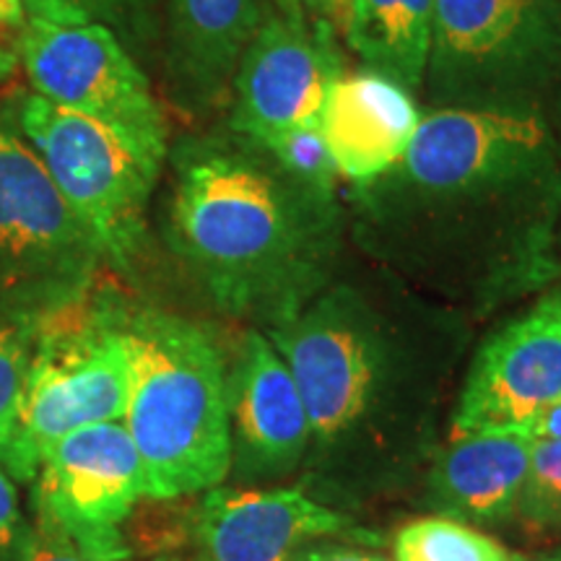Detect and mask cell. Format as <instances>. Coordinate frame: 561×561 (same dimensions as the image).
<instances>
[{"instance_id": "6da1fadb", "label": "cell", "mask_w": 561, "mask_h": 561, "mask_svg": "<svg viewBox=\"0 0 561 561\" xmlns=\"http://www.w3.org/2000/svg\"><path fill=\"white\" fill-rule=\"evenodd\" d=\"M172 167L170 244L210 305L276 328L325 289L339 201L237 133L185 138Z\"/></svg>"}, {"instance_id": "7a4b0ae2", "label": "cell", "mask_w": 561, "mask_h": 561, "mask_svg": "<svg viewBox=\"0 0 561 561\" xmlns=\"http://www.w3.org/2000/svg\"><path fill=\"white\" fill-rule=\"evenodd\" d=\"M128 354L123 424L144 466L146 500L221 486L231 471L229 364L203 322L144 307L121 314Z\"/></svg>"}, {"instance_id": "3957f363", "label": "cell", "mask_w": 561, "mask_h": 561, "mask_svg": "<svg viewBox=\"0 0 561 561\" xmlns=\"http://www.w3.org/2000/svg\"><path fill=\"white\" fill-rule=\"evenodd\" d=\"M268 339L291 369L314 460L359 462L401 416L403 359L396 333L351 286H325Z\"/></svg>"}, {"instance_id": "277c9868", "label": "cell", "mask_w": 561, "mask_h": 561, "mask_svg": "<svg viewBox=\"0 0 561 561\" xmlns=\"http://www.w3.org/2000/svg\"><path fill=\"white\" fill-rule=\"evenodd\" d=\"M123 310L83 301L34 333L24 382L0 416V466L32 483L42 458L70 432L123 421L128 405V354Z\"/></svg>"}, {"instance_id": "5b68a950", "label": "cell", "mask_w": 561, "mask_h": 561, "mask_svg": "<svg viewBox=\"0 0 561 561\" xmlns=\"http://www.w3.org/2000/svg\"><path fill=\"white\" fill-rule=\"evenodd\" d=\"M104 263L21 133L13 104L0 100V314L26 331L83 305Z\"/></svg>"}, {"instance_id": "8992f818", "label": "cell", "mask_w": 561, "mask_h": 561, "mask_svg": "<svg viewBox=\"0 0 561 561\" xmlns=\"http://www.w3.org/2000/svg\"><path fill=\"white\" fill-rule=\"evenodd\" d=\"M561 73V0H437L426 79L445 107H530Z\"/></svg>"}, {"instance_id": "52a82bcc", "label": "cell", "mask_w": 561, "mask_h": 561, "mask_svg": "<svg viewBox=\"0 0 561 561\" xmlns=\"http://www.w3.org/2000/svg\"><path fill=\"white\" fill-rule=\"evenodd\" d=\"M11 104L21 133L104 261L128 268L144 248L146 208L164 161L110 125L58 107L34 91Z\"/></svg>"}, {"instance_id": "ba28073f", "label": "cell", "mask_w": 561, "mask_h": 561, "mask_svg": "<svg viewBox=\"0 0 561 561\" xmlns=\"http://www.w3.org/2000/svg\"><path fill=\"white\" fill-rule=\"evenodd\" d=\"M553 138L536 107H437L421 115L403 159L377 195L460 201L504 193L546 178Z\"/></svg>"}, {"instance_id": "9c48e42d", "label": "cell", "mask_w": 561, "mask_h": 561, "mask_svg": "<svg viewBox=\"0 0 561 561\" xmlns=\"http://www.w3.org/2000/svg\"><path fill=\"white\" fill-rule=\"evenodd\" d=\"M19 62L34 94L110 125L151 157H170L164 112L149 79L102 21L26 13Z\"/></svg>"}, {"instance_id": "30bf717a", "label": "cell", "mask_w": 561, "mask_h": 561, "mask_svg": "<svg viewBox=\"0 0 561 561\" xmlns=\"http://www.w3.org/2000/svg\"><path fill=\"white\" fill-rule=\"evenodd\" d=\"M39 541L91 561H128L125 523L146 500L144 466L123 421H104L62 437L32 479Z\"/></svg>"}, {"instance_id": "8fae6325", "label": "cell", "mask_w": 561, "mask_h": 561, "mask_svg": "<svg viewBox=\"0 0 561 561\" xmlns=\"http://www.w3.org/2000/svg\"><path fill=\"white\" fill-rule=\"evenodd\" d=\"M333 37L320 21L310 30L271 11L231 83V133L263 140L320 121L331 83L343 73Z\"/></svg>"}, {"instance_id": "7c38bea8", "label": "cell", "mask_w": 561, "mask_h": 561, "mask_svg": "<svg viewBox=\"0 0 561 561\" xmlns=\"http://www.w3.org/2000/svg\"><path fill=\"white\" fill-rule=\"evenodd\" d=\"M559 401L561 294H553L483 343L453 413V437L525 430Z\"/></svg>"}, {"instance_id": "4fadbf2b", "label": "cell", "mask_w": 561, "mask_h": 561, "mask_svg": "<svg viewBox=\"0 0 561 561\" xmlns=\"http://www.w3.org/2000/svg\"><path fill=\"white\" fill-rule=\"evenodd\" d=\"M231 468L271 479L291 473L310 453V421L291 369L261 331L244 335L229 369Z\"/></svg>"}, {"instance_id": "5bb4252c", "label": "cell", "mask_w": 561, "mask_h": 561, "mask_svg": "<svg viewBox=\"0 0 561 561\" xmlns=\"http://www.w3.org/2000/svg\"><path fill=\"white\" fill-rule=\"evenodd\" d=\"M195 533L206 561H294L310 541L351 533L341 512L301 489L203 491Z\"/></svg>"}, {"instance_id": "9a60e30c", "label": "cell", "mask_w": 561, "mask_h": 561, "mask_svg": "<svg viewBox=\"0 0 561 561\" xmlns=\"http://www.w3.org/2000/svg\"><path fill=\"white\" fill-rule=\"evenodd\" d=\"M419 123L421 110L411 91L371 68L341 73L320 115L339 174L364 187L403 159Z\"/></svg>"}, {"instance_id": "2e32d148", "label": "cell", "mask_w": 561, "mask_h": 561, "mask_svg": "<svg viewBox=\"0 0 561 561\" xmlns=\"http://www.w3.org/2000/svg\"><path fill=\"white\" fill-rule=\"evenodd\" d=\"M268 0H170V62L193 107L231 96L237 68L263 21Z\"/></svg>"}, {"instance_id": "e0dca14e", "label": "cell", "mask_w": 561, "mask_h": 561, "mask_svg": "<svg viewBox=\"0 0 561 561\" xmlns=\"http://www.w3.org/2000/svg\"><path fill=\"white\" fill-rule=\"evenodd\" d=\"M533 437L525 430H483L453 437L430 473V504L445 517L502 523L517 512Z\"/></svg>"}, {"instance_id": "ac0fdd59", "label": "cell", "mask_w": 561, "mask_h": 561, "mask_svg": "<svg viewBox=\"0 0 561 561\" xmlns=\"http://www.w3.org/2000/svg\"><path fill=\"white\" fill-rule=\"evenodd\" d=\"M437 0H351L343 39L364 66L421 89L432 55Z\"/></svg>"}, {"instance_id": "d6986e66", "label": "cell", "mask_w": 561, "mask_h": 561, "mask_svg": "<svg viewBox=\"0 0 561 561\" xmlns=\"http://www.w3.org/2000/svg\"><path fill=\"white\" fill-rule=\"evenodd\" d=\"M517 557L486 533L455 517H424L396 536V561H515Z\"/></svg>"}, {"instance_id": "ffe728a7", "label": "cell", "mask_w": 561, "mask_h": 561, "mask_svg": "<svg viewBox=\"0 0 561 561\" xmlns=\"http://www.w3.org/2000/svg\"><path fill=\"white\" fill-rule=\"evenodd\" d=\"M255 144L263 146L280 170L299 185H305L307 191L335 198V185H339L341 174L320 130V121L273 133Z\"/></svg>"}, {"instance_id": "44dd1931", "label": "cell", "mask_w": 561, "mask_h": 561, "mask_svg": "<svg viewBox=\"0 0 561 561\" xmlns=\"http://www.w3.org/2000/svg\"><path fill=\"white\" fill-rule=\"evenodd\" d=\"M515 515L538 530L561 525V439H533L528 479Z\"/></svg>"}, {"instance_id": "7402d4cb", "label": "cell", "mask_w": 561, "mask_h": 561, "mask_svg": "<svg viewBox=\"0 0 561 561\" xmlns=\"http://www.w3.org/2000/svg\"><path fill=\"white\" fill-rule=\"evenodd\" d=\"M39 549L34 523L21 512L13 479L0 466V561H30Z\"/></svg>"}, {"instance_id": "603a6c76", "label": "cell", "mask_w": 561, "mask_h": 561, "mask_svg": "<svg viewBox=\"0 0 561 561\" xmlns=\"http://www.w3.org/2000/svg\"><path fill=\"white\" fill-rule=\"evenodd\" d=\"M34 346V333L0 314V416L13 403L24 382Z\"/></svg>"}, {"instance_id": "cb8c5ba5", "label": "cell", "mask_w": 561, "mask_h": 561, "mask_svg": "<svg viewBox=\"0 0 561 561\" xmlns=\"http://www.w3.org/2000/svg\"><path fill=\"white\" fill-rule=\"evenodd\" d=\"M26 13L53 19H94L104 16L117 5V0H24Z\"/></svg>"}, {"instance_id": "d4e9b609", "label": "cell", "mask_w": 561, "mask_h": 561, "mask_svg": "<svg viewBox=\"0 0 561 561\" xmlns=\"http://www.w3.org/2000/svg\"><path fill=\"white\" fill-rule=\"evenodd\" d=\"M294 561H385L377 553L362 549H343V546H310L299 549Z\"/></svg>"}, {"instance_id": "484cf974", "label": "cell", "mask_w": 561, "mask_h": 561, "mask_svg": "<svg viewBox=\"0 0 561 561\" xmlns=\"http://www.w3.org/2000/svg\"><path fill=\"white\" fill-rule=\"evenodd\" d=\"M351 9V0H305V11L307 16H312V21H320V24L331 26V30L339 34L346 24Z\"/></svg>"}, {"instance_id": "4316f807", "label": "cell", "mask_w": 561, "mask_h": 561, "mask_svg": "<svg viewBox=\"0 0 561 561\" xmlns=\"http://www.w3.org/2000/svg\"><path fill=\"white\" fill-rule=\"evenodd\" d=\"M533 439H561V401L549 405L525 426Z\"/></svg>"}, {"instance_id": "83f0119b", "label": "cell", "mask_w": 561, "mask_h": 561, "mask_svg": "<svg viewBox=\"0 0 561 561\" xmlns=\"http://www.w3.org/2000/svg\"><path fill=\"white\" fill-rule=\"evenodd\" d=\"M26 5L24 0H0V30L19 32L24 26Z\"/></svg>"}, {"instance_id": "f1b7e54d", "label": "cell", "mask_w": 561, "mask_h": 561, "mask_svg": "<svg viewBox=\"0 0 561 561\" xmlns=\"http://www.w3.org/2000/svg\"><path fill=\"white\" fill-rule=\"evenodd\" d=\"M271 11L284 16L286 21L297 26H310L307 24V11H305V0H268Z\"/></svg>"}, {"instance_id": "f546056e", "label": "cell", "mask_w": 561, "mask_h": 561, "mask_svg": "<svg viewBox=\"0 0 561 561\" xmlns=\"http://www.w3.org/2000/svg\"><path fill=\"white\" fill-rule=\"evenodd\" d=\"M30 561H91L87 557H81L79 551L66 549V546H55V543H45L39 541L37 553Z\"/></svg>"}, {"instance_id": "4dcf8cb0", "label": "cell", "mask_w": 561, "mask_h": 561, "mask_svg": "<svg viewBox=\"0 0 561 561\" xmlns=\"http://www.w3.org/2000/svg\"><path fill=\"white\" fill-rule=\"evenodd\" d=\"M19 70V53H13L3 39H0V87L13 79Z\"/></svg>"}, {"instance_id": "1f68e13d", "label": "cell", "mask_w": 561, "mask_h": 561, "mask_svg": "<svg viewBox=\"0 0 561 561\" xmlns=\"http://www.w3.org/2000/svg\"><path fill=\"white\" fill-rule=\"evenodd\" d=\"M153 561H206V559H187V557H161V559H153Z\"/></svg>"}, {"instance_id": "d6a6232c", "label": "cell", "mask_w": 561, "mask_h": 561, "mask_svg": "<svg viewBox=\"0 0 561 561\" xmlns=\"http://www.w3.org/2000/svg\"><path fill=\"white\" fill-rule=\"evenodd\" d=\"M515 561H561V557H553V559H520L517 557Z\"/></svg>"}]
</instances>
